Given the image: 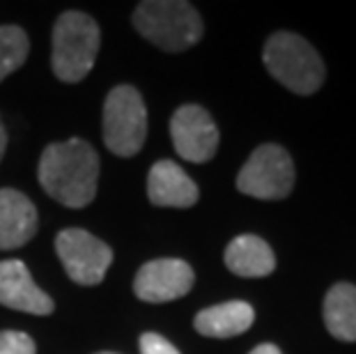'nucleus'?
Segmentation results:
<instances>
[{"mask_svg":"<svg viewBox=\"0 0 356 354\" xmlns=\"http://www.w3.org/2000/svg\"><path fill=\"white\" fill-rule=\"evenodd\" d=\"M37 179L44 193L65 207H88L99 184V154L83 138L51 143L37 166Z\"/></svg>","mask_w":356,"mask_h":354,"instance_id":"f257e3e1","label":"nucleus"},{"mask_svg":"<svg viewBox=\"0 0 356 354\" xmlns=\"http://www.w3.org/2000/svg\"><path fill=\"white\" fill-rule=\"evenodd\" d=\"M136 33L165 54H181L195 47L204 26L200 12L184 0H145L131 14Z\"/></svg>","mask_w":356,"mask_h":354,"instance_id":"f03ea898","label":"nucleus"},{"mask_svg":"<svg viewBox=\"0 0 356 354\" xmlns=\"http://www.w3.org/2000/svg\"><path fill=\"white\" fill-rule=\"evenodd\" d=\"M102 47L99 24L86 12L67 10L56 19L51 35V70L58 81L81 83L92 72Z\"/></svg>","mask_w":356,"mask_h":354,"instance_id":"7ed1b4c3","label":"nucleus"},{"mask_svg":"<svg viewBox=\"0 0 356 354\" xmlns=\"http://www.w3.org/2000/svg\"><path fill=\"white\" fill-rule=\"evenodd\" d=\"M262 60L280 86L297 95H313L324 83V63L315 47L294 33H274L264 44Z\"/></svg>","mask_w":356,"mask_h":354,"instance_id":"20e7f679","label":"nucleus"},{"mask_svg":"<svg viewBox=\"0 0 356 354\" xmlns=\"http://www.w3.org/2000/svg\"><path fill=\"white\" fill-rule=\"evenodd\" d=\"M104 143L115 156L131 159L147 138V106L134 86H115L106 95L102 115Z\"/></svg>","mask_w":356,"mask_h":354,"instance_id":"39448f33","label":"nucleus"},{"mask_svg":"<svg viewBox=\"0 0 356 354\" xmlns=\"http://www.w3.org/2000/svg\"><path fill=\"white\" fill-rule=\"evenodd\" d=\"M294 163L285 147L276 143H264L248 161L241 166L237 175V189L244 195L260 200H283L292 193Z\"/></svg>","mask_w":356,"mask_h":354,"instance_id":"423d86ee","label":"nucleus"},{"mask_svg":"<svg viewBox=\"0 0 356 354\" xmlns=\"http://www.w3.org/2000/svg\"><path fill=\"white\" fill-rule=\"evenodd\" d=\"M56 253L67 276L76 285H99L113 265V248L90 230L65 228L56 237Z\"/></svg>","mask_w":356,"mask_h":354,"instance_id":"0eeeda50","label":"nucleus"},{"mask_svg":"<svg viewBox=\"0 0 356 354\" xmlns=\"http://www.w3.org/2000/svg\"><path fill=\"white\" fill-rule=\"evenodd\" d=\"M172 147L181 159L191 163H204L218 150V127L211 115L198 104H184L170 118Z\"/></svg>","mask_w":356,"mask_h":354,"instance_id":"6e6552de","label":"nucleus"},{"mask_svg":"<svg viewBox=\"0 0 356 354\" xmlns=\"http://www.w3.org/2000/svg\"><path fill=\"white\" fill-rule=\"evenodd\" d=\"M195 274L188 262L179 258H159L145 262L134 278L136 297L145 304H168L188 295Z\"/></svg>","mask_w":356,"mask_h":354,"instance_id":"1a4fd4ad","label":"nucleus"},{"mask_svg":"<svg viewBox=\"0 0 356 354\" xmlns=\"http://www.w3.org/2000/svg\"><path fill=\"white\" fill-rule=\"evenodd\" d=\"M0 304L30 315H51L53 299L33 281L26 262L0 260Z\"/></svg>","mask_w":356,"mask_h":354,"instance_id":"9d476101","label":"nucleus"},{"mask_svg":"<svg viewBox=\"0 0 356 354\" xmlns=\"http://www.w3.org/2000/svg\"><path fill=\"white\" fill-rule=\"evenodd\" d=\"M37 207L24 191L0 189V251L26 246L37 235Z\"/></svg>","mask_w":356,"mask_h":354,"instance_id":"9b49d317","label":"nucleus"},{"mask_svg":"<svg viewBox=\"0 0 356 354\" xmlns=\"http://www.w3.org/2000/svg\"><path fill=\"white\" fill-rule=\"evenodd\" d=\"M147 198L156 207H193L200 198L198 184L181 170V166L161 159L147 172Z\"/></svg>","mask_w":356,"mask_h":354,"instance_id":"f8f14e48","label":"nucleus"},{"mask_svg":"<svg viewBox=\"0 0 356 354\" xmlns=\"http://www.w3.org/2000/svg\"><path fill=\"white\" fill-rule=\"evenodd\" d=\"M255 311L246 301H223V304L202 308L195 315L193 327L204 338H232L253 327Z\"/></svg>","mask_w":356,"mask_h":354,"instance_id":"ddd939ff","label":"nucleus"},{"mask_svg":"<svg viewBox=\"0 0 356 354\" xmlns=\"http://www.w3.org/2000/svg\"><path fill=\"white\" fill-rule=\"evenodd\" d=\"M225 267L234 276L262 278L276 269V255L271 246L257 235H239L225 248Z\"/></svg>","mask_w":356,"mask_h":354,"instance_id":"4468645a","label":"nucleus"},{"mask_svg":"<svg viewBox=\"0 0 356 354\" xmlns=\"http://www.w3.org/2000/svg\"><path fill=\"white\" fill-rule=\"evenodd\" d=\"M324 325L343 343L356 341V285L336 283L324 297Z\"/></svg>","mask_w":356,"mask_h":354,"instance_id":"2eb2a0df","label":"nucleus"},{"mask_svg":"<svg viewBox=\"0 0 356 354\" xmlns=\"http://www.w3.org/2000/svg\"><path fill=\"white\" fill-rule=\"evenodd\" d=\"M28 54L30 40L26 30L14 24L0 26V83L24 67Z\"/></svg>","mask_w":356,"mask_h":354,"instance_id":"dca6fc26","label":"nucleus"},{"mask_svg":"<svg viewBox=\"0 0 356 354\" xmlns=\"http://www.w3.org/2000/svg\"><path fill=\"white\" fill-rule=\"evenodd\" d=\"M0 354H37V345L24 331H0Z\"/></svg>","mask_w":356,"mask_h":354,"instance_id":"f3484780","label":"nucleus"},{"mask_svg":"<svg viewBox=\"0 0 356 354\" xmlns=\"http://www.w3.org/2000/svg\"><path fill=\"white\" fill-rule=\"evenodd\" d=\"M138 348H140V354H181L168 338H163L161 334H154V331H145V334L138 338Z\"/></svg>","mask_w":356,"mask_h":354,"instance_id":"a211bd4d","label":"nucleus"},{"mask_svg":"<svg viewBox=\"0 0 356 354\" xmlns=\"http://www.w3.org/2000/svg\"><path fill=\"white\" fill-rule=\"evenodd\" d=\"M248 354H283L274 343H262V345H257L255 350H251Z\"/></svg>","mask_w":356,"mask_h":354,"instance_id":"6ab92c4d","label":"nucleus"},{"mask_svg":"<svg viewBox=\"0 0 356 354\" xmlns=\"http://www.w3.org/2000/svg\"><path fill=\"white\" fill-rule=\"evenodd\" d=\"M5 150H7V131H5L3 120H0V161H3V156H5Z\"/></svg>","mask_w":356,"mask_h":354,"instance_id":"aec40b11","label":"nucleus"},{"mask_svg":"<svg viewBox=\"0 0 356 354\" xmlns=\"http://www.w3.org/2000/svg\"><path fill=\"white\" fill-rule=\"evenodd\" d=\"M95 354H118V352H95Z\"/></svg>","mask_w":356,"mask_h":354,"instance_id":"412c9836","label":"nucleus"}]
</instances>
